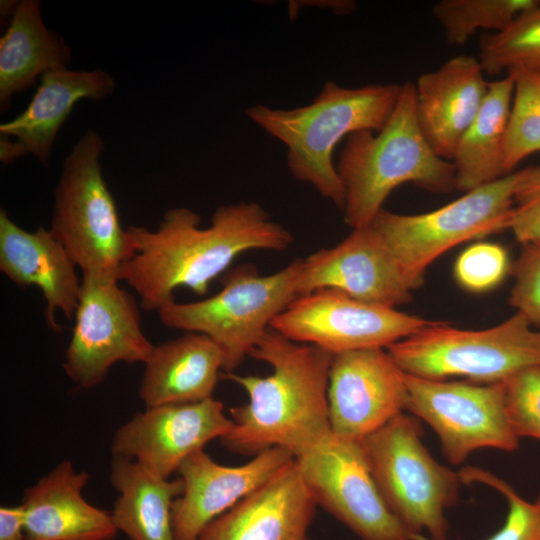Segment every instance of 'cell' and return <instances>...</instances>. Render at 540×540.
<instances>
[{
    "instance_id": "cell-1",
    "label": "cell",
    "mask_w": 540,
    "mask_h": 540,
    "mask_svg": "<svg viewBox=\"0 0 540 540\" xmlns=\"http://www.w3.org/2000/svg\"><path fill=\"white\" fill-rule=\"evenodd\" d=\"M186 207L167 210L157 229L128 226L134 254L120 268L125 281L139 295L146 311H159L175 302L178 288L197 295L241 254L251 250L284 251L294 237L253 201L219 206L208 227Z\"/></svg>"
},
{
    "instance_id": "cell-2",
    "label": "cell",
    "mask_w": 540,
    "mask_h": 540,
    "mask_svg": "<svg viewBox=\"0 0 540 540\" xmlns=\"http://www.w3.org/2000/svg\"><path fill=\"white\" fill-rule=\"evenodd\" d=\"M332 356L268 329L250 354L271 366L268 376L222 374L249 398L230 409L234 428L222 443L250 454L282 447L297 458L322 442L332 433L327 399Z\"/></svg>"
},
{
    "instance_id": "cell-3",
    "label": "cell",
    "mask_w": 540,
    "mask_h": 540,
    "mask_svg": "<svg viewBox=\"0 0 540 540\" xmlns=\"http://www.w3.org/2000/svg\"><path fill=\"white\" fill-rule=\"evenodd\" d=\"M400 90L397 83L346 88L327 81L308 105L281 109L257 104L245 114L286 146L287 167L295 179L311 185L342 210L344 190L333 161L334 150L354 132L381 130Z\"/></svg>"
},
{
    "instance_id": "cell-4",
    "label": "cell",
    "mask_w": 540,
    "mask_h": 540,
    "mask_svg": "<svg viewBox=\"0 0 540 540\" xmlns=\"http://www.w3.org/2000/svg\"><path fill=\"white\" fill-rule=\"evenodd\" d=\"M335 167L344 190V221L351 229L370 225L404 183L432 193L455 189L453 163L435 153L419 127L411 81L401 84L381 130L357 131L345 139Z\"/></svg>"
},
{
    "instance_id": "cell-5",
    "label": "cell",
    "mask_w": 540,
    "mask_h": 540,
    "mask_svg": "<svg viewBox=\"0 0 540 540\" xmlns=\"http://www.w3.org/2000/svg\"><path fill=\"white\" fill-rule=\"evenodd\" d=\"M103 150L101 135L88 130L65 157L54 190L50 230L82 275L119 281L120 268L134 250L103 177Z\"/></svg>"
},
{
    "instance_id": "cell-6",
    "label": "cell",
    "mask_w": 540,
    "mask_h": 540,
    "mask_svg": "<svg viewBox=\"0 0 540 540\" xmlns=\"http://www.w3.org/2000/svg\"><path fill=\"white\" fill-rule=\"evenodd\" d=\"M301 269L302 259L268 275H260L253 265H240L223 276L216 294L161 308L160 322L211 338L224 352V373H233L250 357L274 319L300 296Z\"/></svg>"
},
{
    "instance_id": "cell-7",
    "label": "cell",
    "mask_w": 540,
    "mask_h": 540,
    "mask_svg": "<svg viewBox=\"0 0 540 540\" xmlns=\"http://www.w3.org/2000/svg\"><path fill=\"white\" fill-rule=\"evenodd\" d=\"M519 313L483 330L454 328L435 321L387 348L407 374L435 380L463 377L478 384L500 383L540 366V329Z\"/></svg>"
},
{
    "instance_id": "cell-8",
    "label": "cell",
    "mask_w": 540,
    "mask_h": 540,
    "mask_svg": "<svg viewBox=\"0 0 540 540\" xmlns=\"http://www.w3.org/2000/svg\"><path fill=\"white\" fill-rule=\"evenodd\" d=\"M421 431L413 417L400 413L361 444L382 497L405 528L447 540L444 513L457 502L462 480L432 457Z\"/></svg>"
},
{
    "instance_id": "cell-9",
    "label": "cell",
    "mask_w": 540,
    "mask_h": 540,
    "mask_svg": "<svg viewBox=\"0 0 540 540\" xmlns=\"http://www.w3.org/2000/svg\"><path fill=\"white\" fill-rule=\"evenodd\" d=\"M516 181L514 171L421 214L383 208L370 225L391 249L415 290L423 284L428 266L447 250L508 229Z\"/></svg>"
},
{
    "instance_id": "cell-10",
    "label": "cell",
    "mask_w": 540,
    "mask_h": 540,
    "mask_svg": "<svg viewBox=\"0 0 540 540\" xmlns=\"http://www.w3.org/2000/svg\"><path fill=\"white\" fill-rule=\"evenodd\" d=\"M405 384V410L434 430L451 464H461L478 449L512 452L519 447L501 382L435 380L405 373Z\"/></svg>"
},
{
    "instance_id": "cell-11",
    "label": "cell",
    "mask_w": 540,
    "mask_h": 540,
    "mask_svg": "<svg viewBox=\"0 0 540 540\" xmlns=\"http://www.w3.org/2000/svg\"><path fill=\"white\" fill-rule=\"evenodd\" d=\"M75 326L63 368L79 387L99 385L117 362L145 363L154 345L141 327L133 295L117 280L82 275Z\"/></svg>"
},
{
    "instance_id": "cell-12",
    "label": "cell",
    "mask_w": 540,
    "mask_h": 540,
    "mask_svg": "<svg viewBox=\"0 0 540 540\" xmlns=\"http://www.w3.org/2000/svg\"><path fill=\"white\" fill-rule=\"evenodd\" d=\"M295 461L316 504L362 540H412L382 497L361 441L331 433Z\"/></svg>"
},
{
    "instance_id": "cell-13",
    "label": "cell",
    "mask_w": 540,
    "mask_h": 540,
    "mask_svg": "<svg viewBox=\"0 0 540 540\" xmlns=\"http://www.w3.org/2000/svg\"><path fill=\"white\" fill-rule=\"evenodd\" d=\"M433 323L396 308L359 301L335 289H319L297 297L270 328L294 342L335 355L387 349Z\"/></svg>"
},
{
    "instance_id": "cell-14",
    "label": "cell",
    "mask_w": 540,
    "mask_h": 540,
    "mask_svg": "<svg viewBox=\"0 0 540 540\" xmlns=\"http://www.w3.org/2000/svg\"><path fill=\"white\" fill-rule=\"evenodd\" d=\"M405 372L384 348L332 356L328 377V412L334 435L362 441L406 405Z\"/></svg>"
},
{
    "instance_id": "cell-15",
    "label": "cell",
    "mask_w": 540,
    "mask_h": 540,
    "mask_svg": "<svg viewBox=\"0 0 540 540\" xmlns=\"http://www.w3.org/2000/svg\"><path fill=\"white\" fill-rule=\"evenodd\" d=\"M234 428L223 404L213 397L190 403L146 407L115 431L112 455L133 459L169 479L191 454Z\"/></svg>"
},
{
    "instance_id": "cell-16",
    "label": "cell",
    "mask_w": 540,
    "mask_h": 540,
    "mask_svg": "<svg viewBox=\"0 0 540 540\" xmlns=\"http://www.w3.org/2000/svg\"><path fill=\"white\" fill-rule=\"evenodd\" d=\"M335 289L359 301L397 308L412 287L397 258L371 226L352 229L341 242L302 259L300 296Z\"/></svg>"
},
{
    "instance_id": "cell-17",
    "label": "cell",
    "mask_w": 540,
    "mask_h": 540,
    "mask_svg": "<svg viewBox=\"0 0 540 540\" xmlns=\"http://www.w3.org/2000/svg\"><path fill=\"white\" fill-rule=\"evenodd\" d=\"M294 458L287 449L272 447L243 465L224 466L214 461L204 449L191 454L177 471L184 490L172 505L174 540H199L208 524L262 486Z\"/></svg>"
},
{
    "instance_id": "cell-18",
    "label": "cell",
    "mask_w": 540,
    "mask_h": 540,
    "mask_svg": "<svg viewBox=\"0 0 540 540\" xmlns=\"http://www.w3.org/2000/svg\"><path fill=\"white\" fill-rule=\"evenodd\" d=\"M316 506L294 458L208 524L199 540H314Z\"/></svg>"
},
{
    "instance_id": "cell-19",
    "label": "cell",
    "mask_w": 540,
    "mask_h": 540,
    "mask_svg": "<svg viewBox=\"0 0 540 540\" xmlns=\"http://www.w3.org/2000/svg\"><path fill=\"white\" fill-rule=\"evenodd\" d=\"M77 265L50 229L30 232L18 226L5 209L0 210V271L17 286H36L46 302L44 316L50 329L60 310L71 320L78 307L81 283Z\"/></svg>"
},
{
    "instance_id": "cell-20",
    "label": "cell",
    "mask_w": 540,
    "mask_h": 540,
    "mask_svg": "<svg viewBox=\"0 0 540 540\" xmlns=\"http://www.w3.org/2000/svg\"><path fill=\"white\" fill-rule=\"evenodd\" d=\"M478 58L458 55L422 73L414 83L419 127L435 153L452 161L480 110L489 82Z\"/></svg>"
},
{
    "instance_id": "cell-21",
    "label": "cell",
    "mask_w": 540,
    "mask_h": 540,
    "mask_svg": "<svg viewBox=\"0 0 540 540\" xmlns=\"http://www.w3.org/2000/svg\"><path fill=\"white\" fill-rule=\"evenodd\" d=\"M86 471H75L68 460L25 489L26 540H112L118 530L111 513L88 503L82 490Z\"/></svg>"
},
{
    "instance_id": "cell-22",
    "label": "cell",
    "mask_w": 540,
    "mask_h": 540,
    "mask_svg": "<svg viewBox=\"0 0 540 540\" xmlns=\"http://www.w3.org/2000/svg\"><path fill=\"white\" fill-rule=\"evenodd\" d=\"M115 87L113 77L102 69L51 70L40 77L27 107L0 125V134L15 140L24 156L31 154L47 166L56 137L76 103L83 99L104 100Z\"/></svg>"
},
{
    "instance_id": "cell-23",
    "label": "cell",
    "mask_w": 540,
    "mask_h": 540,
    "mask_svg": "<svg viewBox=\"0 0 540 540\" xmlns=\"http://www.w3.org/2000/svg\"><path fill=\"white\" fill-rule=\"evenodd\" d=\"M225 355L208 336L185 332L154 346L139 387L146 407L212 398Z\"/></svg>"
},
{
    "instance_id": "cell-24",
    "label": "cell",
    "mask_w": 540,
    "mask_h": 540,
    "mask_svg": "<svg viewBox=\"0 0 540 540\" xmlns=\"http://www.w3.org/2000/svg\"><path fill=\"white\" fill-rule=\"evenodd\" d=\"M71 58V48L63 37L44 24L40 1H19L0 38L1 111L43 74L68 68Z\"/></svg>"
},
{
    "instance_id": "cell-25",
    "label": "cell",
    "mask_w": 540,
    "mask_h": 540,
    "mask_svg": "<svg viewBox=\"0 0 540 540\" xmlns=\"http://www.w3.org/2000/svg\"><path fill=\"white\" fill-rule=\"evenodd\" d=\"M109 478L119 493L111 512L118 531L131 540H174L171 513L184 490L181 478H162L117 455L112 457Z\"/></svg>"
},
{
    "instance_id": "cell-26",
    "label": "cell",
    "mask_w": 540,
    "mask_h": 540,
    "mask_svg": "<svg viewBox=\"0 0 540 540\" xmlns=\"http://www.w3.org/2000/svg\"><path fill=\"white\" fill-rule=\"evenodd\" d=\"M513 91L512 75L489 82L483 104L460 139L451 161L455 189L465 193L505 176L503 148Z\"/></svg>"
},
{
    "instance_id": "cell-27",
    "label": "cell",
    "mask_w": 540,
    "mask_h": 540,
    "mask_svg": "<svg viewBox=\"0 0 540 540\" xmlns=\"http://www.w3.org/2000/svg\"><path fill=\"white\" fill-rule=\"evenodd\" d=\"M478 60L489 75H540V1L505 30L482 37Z\"/></svg>"
},
{
    "instance_id": "cell-28",
    "label": "cell",
    "mask_w": 540,
    "mask_h": 540,
    "mask_svg": "<svg viewBox=\"0 0 540 540\" xmlns=\"http://www.w3.org/2000/svg\"><path fill=\"white\" fill-rule=\"evenodd\" d=\"M538 4L539 0H441L432 7V15L446 40L460 46L479 29L505 30Z\"/></svg>"
},
{
    "instance_id": "cell-29",
    "label": "cell",
    "mask_w": 540,
    "mask_h": 540,
    "mask_svg": "<svg viewBox=\"0 0 540 540\" xmlns=\"http://www.w3.org/2000/svg\"><path fill=\"white\" fill-rule=\"evenodd\" d=\"M503 148L502 169L507 175L533 153L540 152V75L516 72Z\"/></svg>"
},
{
    "instance_id": "cell-30",
    "label": "cell",
    "mask_w": 540,
    "mask_h": 540,
    "mask_svg": "<svg viewBox=\"0 0 540 540\" xmlns=\"http://www.w3.org/2000/svg\"><path fill=\"white\" fill-rule=\"evenodd\" d=\"M459 476L462 483L477 482L500 492L508 502V514L503 526L485 540H540V494L533 502L523 499L511 485L480 468L467 467ZM412 540H430L421 534Z\"/></svg>"
},
{
    "instance_id": "cell-31",
    "label": "cell",
    "mask_w": 540,
    "mask_h": 540,
    "mask_svg": "<svg viewBox=\"0 0 540 540\" xmlns=\"http://www.w3.org/2000/svg\"><path fill=\"white\" fill-rule=\"evenodd\" d=\"M509 269V258L504 247L491 242H478L458 256L454 276L465 290L481 293L499 285Z\"/></svg>"
},
{
    "instance_id": "cell-32",
    "label": "cell",
    "mask_w": 540,
    "mask_h": 540,
    "mask_svg": "<svg viewBox=\"0 0 540 540\" xmlns=\"http://www.w3.org/2000/svg\"><path fill=\"white\" fill-rule=\"evenodd\" d=\"M501 383L516 435L540 440V366L523 369Z\"/></svg>"
},
{
    "instance_id": "cell-33",
    "label": "cell",
    "mask_w": 540,
    "mask_h": 540,
    "mask_svg": "<svg viewBox=\"0 0 540 540\" xmlns=\"http://www.w3.org/2000/svg\"><path fill=\"white\" fill-rule=\"evenodd\" d=\"M508 229L522 245L540 244V164L517 171Z\"/></svg>"
},
{
    "instance_id": "cell-34",
    "label": "cell",
    "mask_w": 540,
    "mask_h": 540,
    "mask_svg": "<svg viewBox=\"0 0 540 540\" xmlns=\"http://www.w3.org/2000/svg\"><path fill=\"white\" fill-rule=\"evenodd\" d=\"M514 285L509 303L540 329V244H525L512 266Z\"/></svg>"
},
{
    "instance_id": "cell-35",
    "label": "cell",
    "mask_w": 540,
    "mask_h": 540,
    "mask_svg": "<svg viewBox=\"0 0 540 540\" xmlns=\"http://www.w3.org/2000/svg\"><path fill=\"white\" fill-rule=\"evenodd\" d=\"M0 540H26L22 504L0 508Z\"/></svg>"
},
{
    "instance_id": "cell-36",
    "label": "cell",
    "mask_w": 540,
    "mask_h": 540,
    "mask_svg": "<svg viewBox=\"0 0 540 540\" xmlns=\"http://www.w3.org/2000/svg\"><path fill=\"white\" fill-rule=\"evenodd\" d=\"M24 156L17 143L7 136H1L0 160L4 164H10L16 159Z\"/></svg>"
},
{
    "instance_id": "cell-37",
    "label": "cell",
    "mask_w": 540,
    "mask_h": 540,
    "mask_svg": "<svg viewBox=\"0 0 540 540\" xmlns=\"http://www.w3.org/2000/svg\"><path fill=\"white\" fill-rule=\"evenodd\" d=\"M19 1H1V18L6 17L8 14L14 13Z\"/></svg>"
}]
</instances>
